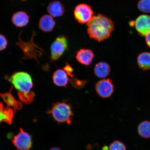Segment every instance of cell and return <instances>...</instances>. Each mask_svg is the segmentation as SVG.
<instances>
[{
    "label": "cell",
    "instance_id": "11",
    "mask_svg": "<svg viewBox=\"0 0 150 150\" xmlns=\"http://www.w3.org/2000/svg\"><path fill=\"white\" fill-rule=\"evenodd\" d=\"M16 111L8 106H5L2 102H0V123L5 122L11 125Z\"/></svg>",
    "mask_w": 150,
    "mask_h": 150
},
{
    "label": "cell",
    "instance_id": "23",
    "mask_svg": "<svg viewBox=\"0 0 150 150\" xmlns=\"http://www.w3.org/2000/svg\"><path fill=\"white\" fill-rule=\"evenodd\" d=\"M71 82L72 85L74 86L75 88H77L83 87L86 83V81H82L75 79L71 80Z\"/></svg>",
    "mask_w": 150,
    "mask_h": 150
},
{
    "label": "cell",
    "instance_id": "2",
    "mask_svg": "<svg viewBox=\"0 0 150 150\" xmlns=\"http://www.w3.org/2000/svg\"><path fill=\"white\" fill-rule=\"evenodd\" d=\"M9 81L18 91V98L22 102L26 104L33 102L35 94L31 91L33 83L30 74L24 72H16Z\"/></svg>",
    "mask_w": 150,
    "mask_h": 150
},
{
    "label": "cell",
    "instance_id": "21",
    "mask_svg": "<svg viewBox=\"0 0 150 150\" xmlns=\"http://www.w3.org/2000/svg\"><path fill=\"white\" fill-rule=\"evenodd\" d=\"M109 150H126V148L122 142L116 140L110 144Z\"/></svg>",
    "mask_w": 150,
    "mask_h": 150
},
{
    "label": "cell",
    "instance_id": "5",
    "mask_svg": "<svg viewBox=\"0 0 150 150\" xmlns=\"http://www.w3.org/2000/svg\"><path fill=\"white\" fill-rule=\"evenodd\" d=\"M68 42L64 35H60L56 38L50 46L51 59L55 61L59 59L68 48Z\"/></svg>",
    "mask_w": 150,
    "mask_h": 150
},
{
    "label": "cell",
    "instance_id": "16",
    "mask_svg": "<svg viewBox=\"0 0 150 150\" xmlns=\"http://www.w3.org/2000/svg\"><path fill=\"white\" fill-rule=\"evenodd\" d=\"M69 81L67 73L61 69L54 72L53 76V81L56 85L59 87H66Z\"/></svg>",
    "mask_w": 150,
    "mask_h": 150
},
{
    "label": "cell",
    "instance_id": "9",
    "mask_svg": "<svg viewBox=\"0 0 150 150\" xmlns=\"http://www.w3.org/2000/svg\"><path fill=\"white\" fill-rule=\"evenodd\" d=\"M134 25L139 35L145 36L150 33V16L142 15L139 16L134 21Z\"/></svg>",
    "mask_w": 150,
    "mask_h": 150
},
{
    "label": "cell",
    "instance_id": "25",
    "mask_svg": "<svg viewBox=\"0 0 150 150\" xmlns=\"http://www.w3.org/2000/svg\"><path fill=\"white\" fill-rule=\"evenodd\" d=\"M145 38L146 44L150 48V33L145 35Z\"/></svg>",
    "mask_w": 150,
    "mask_h": 150
},
{
    "label": "cell",
    "instance_id": "7",
    "mask_svg": "<svg viewBox=\"0 0 150 150\" xmlns=\"http://www.w3.org/2000/svg\"><path fill=\"white\" fill-rule=\"evenodd\" d=\"M12 142L15 147L20 150H29L32 145L31 136L22 128L18 134L14 137Z\"/></svg>",
    "mask_w": 150,
    "mask_h": 150
},
{
    "label": "cell",
    "instance_id": "1",
    "mask_svg": "<svg viewBox=\"0 0 150 150\" xmlns=\"http://www.w3.org/2000/svg\"><path fill=\"white\" fill-rule=\"evenodd\" d=\"M87 26V32L90 38L99 42L108 38L114 29L112 20L101 14L93 16Z\"/></svg>",
    "mask_w": 150,
    "mask_h": 150
},
{
    "label": "cell",
    "instance_id": "22",
    "mask_svg": "<svg viewBox=\"0 0 150 150\" xmlns=\"http://www.w3.org/2000/svg\"><path fill=\"white\" fill-rule=\"evenodd\" d=\"M8 42L4 35L0 34V51L4 50L6 48Z\"/></svg>",
    "mask_w": 150,
    "mask_h": 150
},
{
    "label": "cell",
    "instance_id": "26",
    "mask_svg": "<svg viewBox=\"0 0 150 150\" xmlns=\"http://www.w3.org/2000/svg\"><path fill=\"white\" fill-rule=\"evenodd\" d=\"M50 150H61L60 149L57 147H54L52 148Z\"/></svg>",
    "mask_w": 150,
    "mask_h": 150
},
{
    "label": "cell",
    "instance_id": "13",
    "mask_svg": "<svg viewBox=\"0 0 150 150\" xmlns=\"http://www.w3.org/2000/svg\"><path fill=\"white\" fill-rule=\"evenodd\" d=\"M47 10L52 17H59L62 16L64 13L65 8L60 2L56 1L49 3L47 7Z\"/></svg>",
    "mask_w": 150,
    "mask_h": 150
},
{
    "label": "cell",
    "instance_id": "3",
    "mask_svg": "<svg viewBox=\"0 0 150 150\" xmlns=\"http://www.w3.org/2000/svg\"><path fill=\"white\" fill-rule=\"evenodd\" d=\"M21 32H20L18 37V41L16 44L23 51V55L22 59H35L38 62V59L42 56V52H45L34 42V37L36 34H33L31 40L29 42H25L22 41L20 38Z\"/></svg>",
    "mask_w": 150,
    "mask_h": 150
},
{
    "label": "cell",
    "instance_id": "8",
    "mask_svg": "<svg viewBox=\"0 0 150 150\" xmlns=\"http://www.w3.org/2000/svg\"><path fill=\"white\" fill-rule=\"evenodd\" d=\"M96 90L99 96L107 98L111 96L114 92V86L110 79L99 80L96 84Z\"/></svg>",
    "mask_w": 150,
    "mask_h": 150
},
{
    "label": "cell",
    "instance_id": "20",
    "mask_svg": "<svg viewBox=\"0 0 150 150\" xmlns=\"http://www.w3.org/2000/svg\"><path fill=\"white\" fill-rule=\"evenodd\" d=\"M137 6L141 12L146 13H150V0H140L138 1Z\"/></svg>",
    "mask_w": 150,
    "mask_h": 150
},
{
    "label": "cell",
    "instance_id": "4",
    "mask_svg": "<svg viewBox=\"0 0 150 150\" xmlns=\"http://www.w3.org/2000/svg\"><path fill=\"white\" fill-rule=\"evenodd\" d=\"M48 113L51 114L54 119L58 122H67L69 125L74 115L70 105L65 102L53 104L52 109L49 110Z\"/></svg>",
    "mask_w": 150,
    "mask_h": 150
},
{
    "label": "cell",
    "instance_id": "10",
    "mask_svg": "<svg viewBox=\"0 0 150 150\" xmlns=\"http://www.w3.org/2000/svg\"><path fill=\"white\" fill-rule=\"evenodd\" d=\"M94 54L91 50L81 49L77 52L76 58L77 60L81 64L88 66L91 64Z\"/></svg>",
    "mask_w": 150,
    "mask_h": 150
},
{
    "label": "cell",
    "instance_id": "12",
    "mask_svg": "<svg viewBox=\"0 0 150 150\" xmlns=\"http://www.w3.org/2000/svg\"><path fill=\"white\" fill-rule=\"evenodd\" d=\"M55 24V22L51 16L45 15L39 20V28L44 32H50L53 30Z\"/></svg>",
    "mask_w": 150,
    "mask_h": 150
},
{
    "label": "cell",
    "instance_id": "17",
    "mask_svg": "<svg viewBox=\"0 0 150 150\" xmlns=\"http://www.w3.org/2000/svg\"><path fill=\"white\" fill-rule=\"evenodd\" d=\"M94 71L95 75L97 77L104 78L109 75L110 67L108 63L103 62H100L95 65Z\"/></svg>",
    "mask_w": 150,
    "mask_h": 150
},
{
    "label": "cell",
    "instance_id": "6",
    "mask_svg": "<svg viewBox=\"0 0 150 150\" xmlns=\"http://www.w3.org/2000/svg\"><path fill=\"white\" fill-rule=\"evenodd\" d=\"M75 19L80 24L88 23L93 17V12L90 6L81 4L77 6L74 11Z\"/></svg>",
    "mask_w": 150,
    "mask_h": 150
},
{
    "label": "cell",
    "instance_id": "14",
    "mask_svg": "<svg viewBox=\"0 0 150 150\" xmlns=\"http://www.w3.org/2000/svg\"><path fill=\"white\" fill-rule=\"evenodd\" d=\"M30 16L24 11H18L13 14L12 22L14 25L17 27H25L29 23Z\"/></svg>",
    "mask_w": 150,
    "mask_h": 150
},
{
    "label": "cell",
    "instance_id": "19",
    "mask_svg": "<svg viewBox=\"0 0 150 150\" xmlns=\"http://www.w3.org/2000/svg\"><path fill=\"white\" fill-rule=\"evenodd\" d=\"M139 134L144 138H150V121H144L139 124L138 127Z\"/></svg>",
    "mask_w": 150,
    "mask_h": 150
},
{
    "label": "cell",
    "instance_id": "18",
    "mask_svg": "<svg viewBox=\"0 0 150 150\" xmlns=\"http://www.w3.org/2000/svg\"><path fill=\"white\" fill-rule=\"evenodd\" d=\"M138 67L143 71L150 70V52H144L140 53L137 59Z\"/></svg>",
    "mask_w": 150,
    "mask_h": 150
},
{
    "label": "cell",
    "instance_id": "15",
    "mask_svg": "<svg viewBox=\"0 0 150 150\" xmlns=\"http://www.w3.org/2000/svg\"><path fill=\"white\" fill-rule=\"evenodd\" d=\"M12 87L9 92L5 93H0V97L3 101L8 106L13 108L15 111L20 109L22 108L21 103L17 101L11 94Z\"/></svg>",
    "mask_w": 150,
    "mask_h": 150
},
{
    "label": "cell",
    "instance_id": "24",
    "mask_svg": "<svg viewBox=\"0 0 150 150\" xmlns=\"http://www.w3.org/2000/svg\"><path fill=\"white\" fill-rule=\"evenodd\" d=\"M64 70L67 73V74L71 76H73L72 73L73 71V69L70 65L67 64L65 66V67L64 68Z\"/></svg>",
    "mask_w": 150,
    "mask_h": 150
}]
</instances>
